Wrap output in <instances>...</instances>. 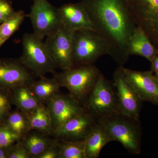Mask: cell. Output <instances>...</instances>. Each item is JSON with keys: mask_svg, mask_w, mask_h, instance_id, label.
<instances>
[{"mask_svg": "<svg viewBox=\"0 0 158 158\" xmlns=\"http://www.w3.org/2000/svg\"><path fill=\"white\" fill-rule=\"evenodd\" d=\"M85 141L87 158H98L102 148L114 141L108 130L99 120Z\"/></svg>", "mask_w": 158, "mask_h": 158, "instance_id": "9a60e30c", "label": "cell"}, {"mask_svg": "<svg viewBox=\"0 0 158 158\" xmlns=\"http://www.w3.org/2000/svg\"><path fill=\"white\" fill-rule=\"evenodd\" d=\"M32 74L18 59H0V88L11 90L34 81Z\"/></svg>", "mask_w": 158, "mask_h": 158, "instance_id": "4fadbf2b", "label": "cell"}, {"mask_svg": "<svg viewBox=\"0 0 158 158\" xmlns=\"http://www.w3.org/2000/svg\"><path fill=\"white\" fill-rule=\"evenodd\" d=\"M84 106L99 120L120 114L114 86L102 74L97 81Z\"/></svg>", "mask_w": 158, "mask_h": 158, "instance_id": "8992f818", "label": "cell"}, {"mask_svg": "<svg viewBox=\"0 0 158 158\" xmlns=\"http://www.w3.org/2000/svg\"><path fill=\"white\" fill-rule=\"evenodd\" d=\"M74 32L61 26L46 38L45 44L56 68L62 70L73 67V38Z\"/></svg>", "mask_w": 158, "mask_h": 158, "instance_id": "ba28073f", "label": "cell"}, {"mask_svg": "<svg viewBox=\"0 0 158 158\" xmlns=\"http://www.w3.org/2000/svg\"><path fill=\"white\" fill-rule=\"evenodd\" d=\"M8 158H31L22 141L21 140L12 145L9 150Z\"/></svg>", "mask_w": 158, "mask_h": 158, "instance_id": "484cf974", "label": "cell"}, {"mask_svg": "<svg viewBox=\"0 0 158 158\" xmlns=\"http://www.w3.org/2000/svg\"><path fill=\"white\" fill-rule=\"evenodd\" d=\"M113 85L120 114L139 120L143 101L132 87L126 81L118 67L113 73Z\"/></svg>", "mask_w": 158, "mask_h": 158, "instance_id": "30bf717a", "label": "cell"}, {"mask_svg": "<svg viewBox=\"0 0 158 158\" xmlns=\"http://www.w3.org/2000/svg\"><path fill=\"white\" fill-rule=\"evenodd\" d=\"M11 97L12 104L17 110L28 114L42 103L27 85L19 86L11 90Z\"/></svg>", "mask_w": 158, "mask_h": 158, "instance_id": "e0dca14e", "label": "cell"}, {"mask_svg": "<svg viewBox=\"0 0 158 158\" xmlns=\"http://www.w3.org/2000/svg\"><path fill=\"white\" fill-rule=\"evenodd\" d=\"M59 154L58 140L56 139L53 144L46 149L37 158H59Z\"/></svg>", "mask_w": 158, "mask_h": 158, "instance_id": "83f0119b", "label": "cell"}, {"mask_svg": "<svg viewBox=\"0 0 158 158\" xmlns=\"http://www.w3.org/2000/svg\"><path fill=\"white\" fill-rule=\"evenodd\" d=\"M15 11L9 0H0V24L12 16Z\"/></svg>", "mask_w": 158, "mask_h": 158, "instance_id": "4316f807", "label": "cell"}, {"mask_svg": "<svg viewBox=\"0 0 158 158\" xmlns=\"http://www.w3.org/2000/svg\"><path fill=\"white\" fill-rule=\"evenodd\" d=\"M28 16L33 27V34L42 40L62 26L59 8L54 7L47 0H34Z\"/></svg>", "mask_w": 158, "mask_h": 158, "instance_id": "52a82bcc", "label": "cell"}, {"mask_svg": "<svg viewBox=\"0 0 158 158\" xmlns=\"http://www.w3.org/2000/svg\"><path fill=\"white\" fill-rule=\"evenodd\" d=\"M118 68L142 101L158 105V81L152 72L131 70L123 66Z\"/></svg>", "mask_w": 158, "mask_h": 158, "instance_id": "7c38bea8", "label": "cell"}, {"mask_svg": "<svg viewBox=\"0 0 158 158\" xmlns=\"http://www.w3.org/2000/svg\"><path fill=\"white\" fill-rule=\"evenodd\" d=\"M152 69L156 73H158V53L152 61Z\"/></svg>", "mask_w": 158, "mask_h": 158, "instance_id": "f546056e", "label": "cell"}, {"mask_svg": "<svg viewBox=\"0 0 158 158\" xmlns=\"http://www.w3.org/2000/svg\"><path fill=\"white\" fill-rule=\"evenodd\" d=\"M3 125L8 127L22 139L31 131L28 114L18 110L11 111Z\"/></svg>", "mask_w": 158, "mask_h": 158, "instance_id": "44dd1931", "label": "cell"}, {"mask_svg": "<svg viewBox=\"0 0 158 158\" xmlns=\"http://www.w3.org/2000/svg\"><path fill=\"white\" fill-rule=\"evenodd\" d=\"M11 90L0 88V125H3L11 112Z\"/></svg>", "mask_w": 158, "mask_h": 158, "instance_id": "cb8c5ba5", "label": "cell"}, {"mask_svg": "<svg viewBox=\"0 0 158 158\" xmlns=\"http://www.w3.org/2000/svg\"><path fill=\"white\" fill-rule=\"evenodd\" d=\"M59 10L62 26L69 31L94 30L89 15L81 3L65 4Z\"/></svg>", "mask_w": 158, "mask_h": 158, "instance_id": "5bb4252c", "label": "cell"}, {"mask_svg": "<svg viewBox=\"0 0 158 158\" xmlns=\"http://www.w3.org/2000/svg\"><path fill=\"white\" fill-rule=\"evenodd\" d=\"M31 131H38L46 135H52L53 128L48 110L43 103L28 114Z\"/></svg>", "mask_w": 158, "mask_h": 158, "instance_id": "ffe728a7", "label": "cell"}, {"mask_svg": "<svg viewBox=\"0 0 158 158\" xmlns=\"http://www.w3.org/2000/svg\"><path fill=\"white\" fill-rule=\"evenodd\" d=\"M37 131L31 132V131L21 139L31 158H38L56 140L49 138L44 133Z\"/></svg>", "mask_w": 158, "mask_h": 158, "instance_id": "d6986e66", "label": "cell"}, {"mask_svg": "<svg viewBox=\"0 0 158 158\" xmlns=\"http://www.w3.org/2000/svg\"><path fill=\"white\" fill-rule=\"evenodd\" d=\"M102 73L94 64L74 65L53 75L61 87L84 106L90 91Z\"/></svg>", "mask_w": 158, "mask_h": 158, "instance_id": "7a4b0ae2", "label": "cell"}, {"mask_svg": "<svg viewBox=\"0 0 158 158\" xmlns=\"http://www.w3.org/2000/svg\"><path fill=\"white\" fill-rule=\"evenodd\" d=\"M81 4L104 41L108 55L123 66L131 56L130 43L137 27L124 0H84Z\"/></svg>", "mask_w": 158, "mask_h": 158, "instance_id": "6da1fadb", "label": "cell"}, {"mask_svg": "<svg viewBox=\"0 0 158 158\" xmlns=\"http://www.w3.org/2000/svg\"><path fill=\"white\" fill-rule=\"evenodd\" d=\"M108 55L106 46L94 30L74 32L73 56L74 65H92L101 57Z\"/></svg>", "mask_w": 158, "mask_h": 158, "instance_id": "5b68a950", "label": "cell"}, {"mask_svg": "<svg viewBox=\"0 0 158 158\" xmlns=\"http://www.w3.org/2000/svg\"><path fill=\"white\" fill-rule=\"evenodd\" d=\"M27 15L23 10L15 11L12 16L0 24V36L6 41L17 31Z\"/></svg>", "mask_w": 158, "mask_h": 158, "instance_id": "603a6c76", "label": "cell"}, {"mask_svg": "<svg viewBox=\"0 0 158 158\" xmlns=\"http://www.w3.org/2000/svg\"><path fill=\"white\" fill-rule=\"evenodd\" d=\"M59 158H87L85 140L79 141L58 140Z\"/></svg>", "mask_w": 158, "mask_h": 158, "instance_id": "7402d4cb", "label": "cell"}, {"mask_svg": "<svg viewBox=\"0 0 158 158\" xmlns=\"http://www.w3.org/2000/svg\"><path fill=\"white\" fill-rule=\"evenodd\" d=\"M22 45V54L19 60L32 74L40 78L47 73H56V68L42 40L33 33L25 34Z\"/></svg>", "mask_w": 158, "mask_h": 158, "instance_id": "3957f363", "label": "cell"}, {"mask_svg": "<svg viewBox=\"0 0 158 158\" xmlns=\"http://www.w3.org/2000/svg\"><path fill=\"white\" fill-rule=\"evenodd\" d=\"M45 105L50 116L53 131L86 109L69 94H65L59 92L51 97Z\"/></svg>", "mask_w": 158, "mask_h": 158, "instance_id": "9c48e42d", "label": "cell"}, {"mask_svg": "<svg viewBox=\"0 0 158 158\" xmlns=\"http://www.w3.org/2000/svg\"><path fill=\"white\" fill-rule=\"evenodd\" d=\"M99 120L108 130L113 141L120 142L132 154L140 153L141 131L139 120L118 114Z\"/></svg>", "mask_w": 158, "mask_h": 158, "instance_id": "277c9868", "label": "cell"}, {"mask_svg": "<svg viewBox=\"0 0 158 158\" xmlns=\"http://www.w3.org/2000/svg\"><path fill=\"white\" fill-rule=\"evenodd\" d=\"M10 147H0V158H8Z\"/></svg>", "mask_w": 158, "mask_h": 158, "instance_id": "f1b7e54d", "label": "cell"}, {"mask_svg": "<svg viewBox=\"0 0 158 158\" xmlns=\"http://www.w3.org/2000/svg\"><path fill=\"white\" fill-rule=\"evenodd\" d=\"M156 77L158 81V73H156Z\"/></svg>", "mask_w": 158, "mask_h": 158, "instance_id": "1f68e13d", "label": "cell"}, {"mask_svg": "<svg viewBox=\"0 0 158 158\" xmlns=\"http://www.w3.org/2000/svg\"><path fill=\"white\" fill-rule=\"evenodd\" d=\"M99 120L85 109L61 127L54 130L52 135L64 141L85 140Z\"/></svg>", "mask_w": 158, "mask_h": 158, "instance_id": "8fae6325", "label": "cell"}, {"mask_svg": "<svg viewBox=\"0 0 158 158\" xmlns=\"http://www.w3.org/2000/svg\"><path fill=\"white\" fill-rule=\"evenodd\" d=\"M39 78L38 81H34L29 88L38 100L45 104L51 97L59 92L61 87L54 77L48 78L44 76Z\"/></svg>", "mask_w": 158, "mask_h": 158, "instance_id": "ac0fdd59", "label": "cell"}, {"mask_svg": "<svg viewBox=\"0 0 158 158\" xmlns=\"http://www.w3.org/2000/svg\"><path fill=\"white\" fill-rule=\"evenodd\" d=\"M5 42H6V41L4 40L1 37V36H0V47L3 44H4Z\"/></svg>", "mask_w": 158, "mask_h": 158, "instance_id": "4dcf8cb0", "label": "cell"}, {"mask_svg": "<svg viewBox=\"0 0 158 158\" xmlns=\"http://www.w3.org/2000/svg\"><path fill=\"white\" fill-rule=\"evenodd\" d=\"M129 53L130 56H140L151 62L158 52L144 31L137 27L130 41Z\"/></svg>", "mask_w": 158, "mask_h": 158, "instance_id": "2e32d148", "label": "cell"}, {"mask_svg": "<svg viewBox=\"0 0 158 158\" xmlns=\"http://www.w3.org/2000/svg\"><path fill=\"white\" fill-rule=\"evenodd\" d=\"M22 138L3 125H0V147H11Z\"/></svg>", "mask_w": 158, "mask_h": 158, "instance_id": "d4e9b609", "label": "cell"}]
</instances>
